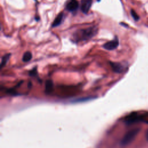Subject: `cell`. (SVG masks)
<instances>
[{"instance_id": "obj_9", "label": "cell", "mask_w": 148, "mask_h": 148, "mask_svg": "<svg viewBox=\"0 0 148 148\" xmlns=\"http://www.w3.org/2000/svg\"><path fill=\"white\" fill-rule=\"evenodd\" d=\"M32 57V53H31L30 51H26V52L24 53V54H23L22 60H23L24 62H27L31 60Z\"/></svg>"}, {"instance_id": "obj_12", "label": "cell", "mask_w": 148, "mask_h": 148, "mask_svg": "<svg viewBox=\"0 0 148 148\" xmlns=\"http://www.w3.org/2000/svg\"><path fill=\"white\" fill-rule=\"evenodd\" d=\"M131 14L132 16V17H133L134 20L135 21H138L139 19V17L138 15V14L135 12V10H134L133 9L131 10Z\"/></svg>"}, {"instance_id": "obj_8", "label": "cell", "mask_w": 148, "mask_h": 148, "mask_svg": "<svg viewBox=\"0 0 148 148\" xmlns=\"http://www.w3.org/2000/svg\"><path fill=\"white\" fill-rule=\"evenodd\" d=\"M110 65H111L113 70L115 72L120 73L122 72L123 66H122V65L121 64L118 63V62H110Z\"/></svg>"}, {"instance_id": "obj_10", "label": "cell", "mask_w": 148, "mask_h": 148, "mask_svg": "<svg viewBox=\"0 0 148 148\" xmlns=\"http://www.w3.org/2000/svg\"><path fill=\"white\" fill-rule=\"evenodd\" d=\"M10 57V53L6 54L4 55L2 57V60H1V68H3V66H4L6 65V64L8 61Z\"/></svg>"}, {"instance_id": "obj_15", "label": "cell", "mask_w": 148, "mask_h": 148, "mask_svg": "<svg viewBox=\"0 0 148 148\" xmlns=\"http://www.w3.org/2000/svg\"><path fill=\"white\" fill-rule=\"evenodd\" d=\"M120 24H121L122 25H123V26H126V27L128 26V25H127V24H124V23H121Z\"/></svg>"}, {"instance_id": "obj_1", "label": "cell", "mask_w": 148, "mask_h": 148, "mask_svg": "<svg viewBox=\"0 0 148 148\" xmlns=\"http://www.w3.org/2000/svg\"><path fill=\"white\" fill-rule=\"evenodd\" d=\"M98 32V28L96 26L91 27L84 29H80L75 31L72 38L75 42H80L89 40L93 38Z\"/></svg>"}, {"instance_id": "obj_3", "label": "cell", "mask_w": 148, "mask_h": 148, "mask_svg": "<svg viewBox=\"0 0 148 148\" xmlns=\"http://www.w3.org/2000/svg\"><path fill=\"white\" fill-rule=\"evenodd\" d=\"M119 45V39L117 36H115L114 39L105 43L103 45V47L108 50H113L116 49Z\"/></svg>"}, {"instance_id": "obj_16", "label": "cell", "mask_w": 148, "mask_h": 148, "mask_svg": "<svg viewBox=\"0 0 148 148\" xmlns=\"http://www.w3.org/2000/svg\"><path fill=\"white\" fill-rule=\"evenodd\" d=\"M101 0H97V1H98V2H99Z\"/></svg>"}, {"instance_id": "obj_2", "label": "cell", "mask_w": 148, "mask_h": 148, "mask_svg": "<svg viewBox=\"0 0 148 148\" xmlns=\"http://www.w3.org/2000/svg\"><path fill=\"white\" fill-rule=\"evenodd\" d=\"M139 131V129H134L128 131L123 138L121 141V145L122 146H126L131 143L135 138Z\"/></svg>"}, {"instance_id": "obj_5", "label": "cell", "mask_w": 148, "mask_h": 148, "mask_svg": "<svg viewBox=\"0 0 148 148\" xmlns=\"http://www.w3.org/2000/svg\"><path fill=\"white\" fill-rule=\"evenodd\" d=\"M78 8L79 2L77 0H70L66 5V9L71 12L76 11Z\"/></svg>"}, {"instance_id": "obj_7", "label": "cell", "mask_w": 148, "mask_h": 148, "mask_svg": "<svg viewBox=\"0 0 148 148\" xmlns=\"http://www.w3.org/2000/svg\"><path fill=\"white\" fill-rule=\"evenodd\" d=\"M63 18H64V14L62 12L60 13L55 18L54 21L53 22V24L51 25L52 27H56L58 25H60L62 21H63Z\"/></svg>"}, {"instance_id": "obj_17", "label": "cell", "mask_w": 148, "mask_h": 148, "mask_svg": "<svg viewBox=\"0 0 148 148\" xmlns=\"http://www.w3.org/2000/svg\"><path fill=\"white\" fill-rule=\"evenodd\" d=\"M35 1H36V0H35Z\"/></svg>"}, {"instance_id": "obj_6", "label": "cell", "mask_w": 148, "mask_h": 148, "mask_svg": "<svg viewBox=\"0 0 148 148\" xmlns=\"http://www.w3.org/2000/svg\"><path fill=\"white\" fill-rule=\"evenodd\" d=\"M140 120H141L140 116H138L136 113H133V114L129 115L128 116H127L125 118V122L127 124H130L134 123L135 122H137V121H139Z\"/></svg>"}, {"instance_id": "obj_4", "label": "cell", "mask_w": 148, "mask_h": 148, "mask_svg": "<svg viewBox=\"0 0 148 148\" xmlns=\"http://www.w3.org/2000/svg\"><path fill=\"white\" fill-rule=\"evenodd\" d=\"M92 0H82L81 1V10L84 14H87L89 11L91 5Z\"/></svg>"}, {"instance_id": "obj_13", "label": "cell", "mask_w": 148, "mask_h": 148, "mask_svg": "<svg viewBox=\"0 0 148 148\" xmlns=\"http://www.w3.org/2000/svg\"><path fill=\"white\" fill-rule=\"evenodd\" d=\"M93 97H86V98H82L80 99H77L75 101H73V102H84V101H87L88 100H90L92 99Z\"/></svg>"}, {"instance_id": "obj_11", "label": "cell", "mask_w": 148, "mask_h": 148, "mask_svg": "<svg viewBox=\"0 0 148 148\" xmlns=\"http://www.w3.org/2000/svg\"><path fill=\"white\" fill-rule=\"evenodd\" d=\"M53 88V83L51 80L47 81L46 83V91L47 93H50Z\"/></svg>"}, {"instance_id": "obj_14", "label": "cell", "mask_w": 148, "mask_h": 148, "mask_svg": "<svg viewBox=\"0 0 148 148\" xmlns=\"http://www.w3.org/2000/svg\"><path fill=\"white\" fill-rule=\"evenodd\" d=\"M146 140H147L148 142V130H147L146 131Z\"/></svg>"}]
</instances>
